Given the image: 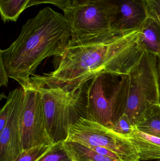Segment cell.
<instances>
[{
	"label": "cell",
	"instance_id": "1",
	"mask_svg": "<svg viewBox=\"0 0 160 161\" xmlns=\"http://www.w3.org/2000/svg\"><path fill=\"white\" fill-rule=\"evenodd\" d=\"M140 31L114 34L93 41H70L53 71L31 77L36 87H60L77 90L104 73L129 75L145 50L140 40Z\"/></svg>",
	"mask_w": 160,
	"mask_h": 161
},
{
	"label": "cell",
	"instance_id": "2",
	"mask_svg": "<svg viewBox=\"0 0 160 161\" xmlns=\"http://www.w3.org/2000/svg\"><path fill=\"white\" fill-rule=\"evenodd\" d=\"M70 39L65 17L48 7L26 22L16 40L1 50L0 58L9 78L25 88L43 60L63 56Z\"/></svg>",
	"mask_w": 160,
	"mask_h": 161
},
{
	"label": "cell",
	"instance_id": "3",
	"mask_svg": "<svg viewBox=\"0 0 160 161\" xmlns=\"http://www.w3.org/2000/svg\"><path fill=\"white\" fill-rule=\"evenodd\" d=\"M129 86V75L104 73L88 81L85 118L112 129L126 113Z\"/></svg>",
	"mask_w": 160,
	"mask_h": 161
},
{
	"label": "cell",
	"instance_id": "4",
	"mask_svg": "<svg viewBox=\"0 0 160 161\" xmlns=\"http://www.w3.org/2000/svg\"><path fill=\"white\" fill-rule=\"evenodd\" d=\"M88 83L71 91L33 85L41 93L46 128L54 144L65 141L70 126L85 118Z\"/></svg>",
	"mask_w": 160,
	"mask_h": 161
},
{
	"label": "cell",
	"instance_id": "5",
	"mask_svg": "<svg viewBox=\"0 0 160 161\" xmlns=\"http://www.w3.org/2000/svg\"><path fill=\"white\" fill-rule=\"evenodd\" d=\"M114 9L110 0H92L63 11L70 25V41H93L116 34L111 30Z\"/></svg>",
	"mask_w": 160,
	"mask_h": 161
},
{
	"label": "cell",
	"instance_id": "6",
	"mask_svg": "<svg viewBox=\"0 0 160 161\" xmlns=\"http://www.w3.org/2000/svg\"><path fill=\"white\" fill-rule=\"evenodd\" d=\"M157 56L144 51L129 74L130 86L126 113L135 125L145 111L159 103Z\"/></svg>",
	"mask_w": 160,
	"mask_h": 161
},
{
	"label": "cell",
	"instance_id": "7",
	"mask_svg": "<svg viewBox=\"0 0 160 161\" xmlns=\"http://www.w3.org/2000/svg\"><path fill=\"white\" fill-rule=\"evenodd\" d=\"M65 141L105 147L118 154L122 161H141L136 147L129 138L86 118H80L70 126Z\"/></svg>",
	"mask_w": 160,
	"mask_h": 161
},
{
	"label": "cell",
	"instance_id": "8",
	"mask_svg": "<svg viewBox=\"0 0 160 161\" xmlns=\"http://www.w3.org/2000/svg\"><path fill=\"white\" fill-rule=\"evenodd\" d=\"M24 90L10 92L0 113V161H16L23 151L20 121L24 103Z\"/></svg>",
	"mask_w": 160,
	"mask_h": 161
},
{
	"label": "cell",
	"instance_id": "9",
	"mask_svg": "<svg viewBox=\"0 0 160 161\" xmlns=\"http://www.w3.org/2000/svg\"><path fill=\"white\" fill-rule=\"evenodd\" d=\"M23 89L24 103L20 121L23 150L53 145L46 128L41 93L31 83Z\"/></svg>",
	"mask_w": 160,
	"mask_h": 161
},
{
	"label": "cell",
	"instance_id": "10",
	"mask_svg": "<svg viewBox=\"0 0 160 161\" xmlns=\"http://www.w3.org/2000/svg\"><path fill=\"white\" fill-rule=\"evenodd\" d=\"M115 7L111 24L116 34L141 31L147 19V0H110Z\"/></svg>",
	"mask_w": 160,
	"mask_h": 161
},
{
	"label": "cell",
	"instance_id": "11",
	"mask_svg": "<svg viewBox=\"0 0 160 161\" xmlns=\"http://www.w3.org/2000/svg\"><path fill=\"white\" fill-rule=\"evenodd\" d=\"M129 139L136 147L140 160L160 159V138L142 132L135 126Z\"/></svg>",
	"mask_w": 160,
	"mask_h": 161
},
{
	"label": "cell",
	"instance_id": "12",
	"mask_svg": "<svg viewBox=\"0 0 160 161\" xmlns=\"http://www.w3.org/2000/svg\"><path fill=\"white\" fill-rule=\"evenodd\" d=\"M140 40L144 50L160 55V22L157 20L147 17L140 31Z\"/></svg>",
	"mask_w": 160,
	"mask_h": 161
},
{
	"label": "cell",
	"instance_id": "13",
	"mask_svg": "<svg viewBox=\"0 0 160 161\" xmlns=\"http://www.w3.org/2000/svg\"><path fill=\"white\" fill-rule=\"evenodd\" d=\"M142 132L160 138V105L156 104L145 111L135 125Z\"/></svg>",
	"mask_w": 160,
	"mask_h": 161
},
{
	"label": "cell",
	"instance_id": "14",
	"mask_svg": "<svg viewBox=\"0 0 160 161\" xmlns=\"http://www.w3.org/2000/svg\"><path fill=\"white\" fill-rule=\"evenodd\" d=\"M64 146L71 161H120L101 155L78 143L65 141Z\"/></svg>",
	"mask_w": 160,
	"mask_h": 161
},
{
	"label": "cell",
	"instance_id": "15",
	"mask_svg": "<svg viewBox=\"0 0 160 161\" xmlns=\"http://www.w3.org/2000/svg\"><path fill=\"white\" fill-rule=\"evenodd\" d=\"M30 0H0V13L2 20L16 22Z\"/></svg>",
	"mask_w": 160,
	"mask_h": 161
},
{
	"label": "cell",
	"instance_id": "16",
	"mask_svg": "<svg viewBox=\"0 0 160 161\" xmlns=\"http://www.w3.org/2000/svg\"><path fill=\"white\" fill-rule=\"evenodd\" d=\"M36 161H71L64 146V142L53 145L49 150Z\"/></svg>",
	"mask_w": 160,
	"mask_h": 161
},
{
	"label": "cell",
	"instance_id": "17",
	"mask_svg": "<svg viewBox=\"0 0 160 161\" xmlns=\"http://www.w3.org/2000/svg\"><path fill=\"white\" fill-rule=\"evenodd\" d=\"M52 145L43 144L23 150L21 155L16 161H36L46 154Z\"/></svg>",
	"mask_w": 160,
	"mask_h": 161
},
{
	"label": "cell",
	"instance_id": "18",
	"mask_svg": "<svg viewBox=\"0 0 160 161\" xmlns=\"http://www.w3.org/2000/svg\"><path fill=\"white\" fill-rule=\"evenodd\" d=\"M135 125H133L126 114H123L112 129L113 131L120 135L129 138L134 130Z\"/></svg>",
	"mask_w": 160,
	"mask_h": 161
},
{
	"label": "cell",
	"instance_id": "19",
	"mask_svg": "<svg viewBox=\"0 0 160 161\" xmlns=\"http://www.w3.org/2000/svg\"><path fill=\"white\" fill-rule=\"evenodd\" d=\"M71 0H30L27 8L41 4H51L64 11L71 7Z\"/></svg>",
	"mask_w": 160,
	"mask_h": 161
},
{
	"label": "cell",
	"instance_id": "20",
	"mask_svg": "<svg viewBox=\"0 0 160 161\" xmlns=\"http://www.w3.org/2000/svg\"><path fill=\"white\" fill-rule=\"evenodd\" d=\"M86 147L94 150L101 155H103V156H106V157H109V158H112L115 159L117 160L118 161H122L118 154L112 150L108 149V148L101 147L88 146Z\"/></svg>",
	"mask_w": 160,
	"mask_h": 161
},
{
	"label": "cell",
	"instance_id": "21",
	"mask_svg": "<svg viewBox=\"0 0 160 161\" xmlns=\"http://www.w3.org/2000/svg\"><path fill=\"white\" fill-rule=\"evenodd\" d=\"M8 74L4 66L3 60L0 58V86L8 87L9 78Z\"/></svg>",
	"mask_w": 160,
	"mask_h": 161
},
{
	"label": "cell",
	"instance_id": "22",
	"mask_svg": "<svg viewBox=\"0 0 160 161\" xmlns=\"http://www.w3.org/2000/svg\"><path fill=\"white\" fill-rule=\"evenodd\" d=\"M92 0H71V7H75L84 4Z\"/></svg>",
	"mask_w": 160,
	"mask_h": 161
},
{
	"label": "cell",
	"instance_id": "23",
	"mask_svg": "<svg viewBox=\"0 0 160 161\" xmlns=\"http://www.w3.org/2000/svg\"><path fill=\"white\" fill-rule=\"evenodd\" d=\"M157 73L158 77L159 95V103L160 105V55L157 57Z\"/></svg>",
	"mask_w": 160,
	"mask_h": 161
},
{
	"label": "cell",
	"instance_id": "24",
	"mask_svg": "<svg viewBox=\"0 0 160 161\" xmlns=\"http://www.w3.org/2000/svg\"><path fill=\"white\" fill-rule=\"evenodd\" d=\"M156 161H160V159L157 160H156Z\"/></svg>",
	"mask_w": 160,
	"mask_h": 161
}]
</instances>
